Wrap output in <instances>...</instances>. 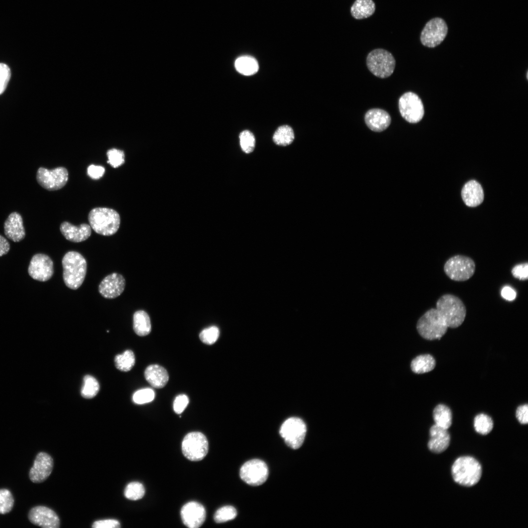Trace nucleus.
I'll use <instances>...</instances> for the list:
<instances>
[{
	"label": "nucleus",
	"mask_w": 528,
	"mask_h": 528,
	"mask_svg": "<svg viewBox=\"0 0 528 528\" xmlns=\"http://www.w3.org/2000/svg\"><path fill=\"white\" fill-rule=\"evenodd\" d=\"M436 309L444 319L448 328L460 326L465 318L466 307L458 297L451 294L442 295L437 301Z\"/></svg>",
	"instance_id": "obj_4"
},
{
	"label": "nucleus",
	"mask_w": 528,
	"mask_h": 528,
	"mask_svg": "<svg viewBox=\"0 0 528 528\" xmlns=\"http://www.w3.org/2000/svg\"><path fill=\"white\" fill-rule=\"evenodd\" d=\"M183 455L192 461L202 460L208 451V442L205 436L199 432L187 434L182 442Z\"/></svg>",
	"instance_id": "obj_8"
},
{
	"label": "nucleus",
	"mask_w": 528,
	"mask_h": 528,
	"mask_svg": "<svg viewBox=\"0 0 528 528\" xmlns=\"http://www.w3.org/2000/svg\"><path fill=\"white\" fill-rule=\"evenodd\" d=\"M219 335L218 328L213 326L203 330L199 334V338L203 343L212 345L217 341Z\"/></svg>",
	"instance_id": "obj_39"
},
{
	"label": "nucleus",
	"mask_w": 528,
	"mask_h": 528,
	"mask_svg": "<svg viewBox=\"0 0 528 528\" xmlns=\"http://www.w3.org/2000/svg\"><path fill=\"white\" fill-rule=\"evenodd\" d=\"M482 473L480 463L474 458L462 456L457 458L451 467L454 481L459 484L471 487L480 481Z\"/></svg>",
	"instance_id": "obj_2"
},
{
	"label": "nucleus",
	"mask_w": 528,
	"mask_h": 528,
	"mask_svg": "<svg viewBox=\"0 0 528 528\" xmlns=\"http://www.w3.org/2000/svg\"><path fill=\"white\" fill-rule=\"evenodd\" d=\"M28 519L34 525L44 528H58L60 526L59 516L52 509L43 506L32 507L28 513Z\"/></svg>",
	"instance_id": "obj_16"
},
{
	"label": "nucleus",
	"mask_w": 528,
	"mask_h": 528,
	"mask_svg": "<svg viewBox=\"0 0 528 528\" xmlns=\"http://www.w3.org/2000/svg\"><path fill=\"white\" fill-rule=\"evenodd\" d=\"M236 70L240 73L246 75L255 74L259 69L257 60L251 56H244L238 58L235 61Z\"/></svg>",
	"instance_id": "obj_29"
},
{
	"label": "nucleus",
	"mask_w": 528,
	"mask_h": 528,
	"mask_svg": "<svg viewBox=\"0 0 528 528\" xmlns=\"http://www.w3.org/2000/svg\"><path fill=\"white\" fill-rule=\"evenodd\" d=\"M105 172L104 167L99 165H90L87 168L88 175L93 179H98L102 177Z\"/></svg>",
	"instance_id": "obj_45"
},
{
	"label": "nucleus",
	"mask_w": 528,
	"mask_h": 528,
	"mask_svg": "<svg viewBox=\"0 0 528 528\" xmlns=\"http://www.w3.org/2000/svg\"><path fill=\"white\" fill-rule=\"evenodd\" d=\"M475 269L476 265L473 260L462 255L450 257L445 262L443 267L446 276L457 282L469 280L474 275Z\"/></svg>",
	"instance_id": "obj_7"
},
{
	"label": "nucleus",
	"mask_w": 528,
	"mask_h": 528,
	"mask_svg": "<svg viewBox=\"0 0 528 528\" xmlns=\"http://www.w3.org/2000/svg\"><path fill=\"white\" fill-rule=\"evenodd\" d=\"M294 139V133L292 129L289 126L279 127L275 131L273 136L274 142L279 146H286L290 145Z\"/></svg>",
	"instance_id": "obj_30"
},
{
	"label": "nucleus",
	"mask_w": 528,
	"mask_h": 528,
	"mask_svg": "<svg viewBox=\"0 0 528 528\" xmlns=\"http://www.w3.org/2000/svg\"><path fill=\"white\" fill-rule=\"evenodd\" d=\"M189 403V398L185 395L177 396L173 403L174 411L177 414H180L184 410Z\"/></svg>",
	"instance_id": "obj_43"
},
{
	"label": "nucleus",
	"mask_w": 528,
	"mask_h": 528,
	"mask_svg": "<svg viewBox=\"0 0 528 528\" xmlns=\"http://www.w3.org/2000/svg\"><path fill=\"white\" fill-rule=\"evenodd\" d=\"M474 427L477 433L485 435L492 431L493 428V421L489 416L484 414H480L474 418Z\"/></svg>",
	"instance_id": "obj_32"
},
{
	"label": "nucleus",
	"mask_w": 528,
	"mask_h": 528,
	"mask_svg": "<svg viewBox=\"0 0 528 528\" xmlns=\"http://www.w3.org/2000/svg\"><path fill=\"white\" fill-rule=\"evenodd\" d=\"M88 220L91 228L96 233L106 236L116 233L120 225L119 213L107 207H96L91 210Z\"/></svg>",
	"instance_id": "obj_3"
},
{
	"label": "nucleus",
	"mask_w": 528,
	"mask_h": 528,
	"mask_svg": "<svg viewBox=\"0 0 528 528\" xmlns=\"http://www.w3.org/2000/svg\"><path fill=\"white\" fill-rule=\"evenodd\" d=\"M512 276L520 280H527L528 278V263L515 265L511 270Z\"/></svg>",
	"instance_id": "obj_42"
},
{
	"label": "nucleus",
	"mask_w": 528,
	"mask_h": 528,
	"mask_svg": "<svg viewBox=\"0 0 528 528\" xmlns=\"http://www.w3.org/2000/svg\"><path fill=\"white\" fill-rule=\"evenodd\" d=\"M155 396L154 390L151 388L140 389L135 392L132 396L133 401L138 404H143L152 401Z\"/></svg>",
	"instance_id": "obj_40"
},
{
	"label": "nucleus",
	"mask_w": 528,
	"mask_h": 528,
	"mask_svg": "<svg viewBox=\"0 0 528 528\" xmlns=\"http://www.w3.org/2000/svg\"><path fill=\"white\" fill-rule=\"evenodd\" d=\"M501 295L506 300L512 301L516 296V292L509 286H505L501 291Z\"/></svg>",
	"instance_id": "obj_47"
},
{
	"label": "nucleus",
	"mask_w": 528,
	"mask_h": 528,
	"mask_svg": "<svg viewBox=\"0 0 528 528\" xmlns=\"http://www.w3.org/2000/svg\"><path fill=\"white\" fill-rule=\"evenodd\" d=\"M364 120L367 127L372 131L381 132L385 130L391 123L390 114L380 109H372L365 114Z\"/></svg>",
	"instance_id": "obj_20"
},
{
	"label": "nucleus",
	"mask_w": 528,
	"mask_h": 528,
	"mask_svg": "<svg viewBox=\"0 0 528 528\" xmlns=\"http://www.w3.org/2000/svg\"><path fill=\"white\" fill-rule=\"evenodd\" d=\"M99 390V384L97 380L91 375H87L84 377V383L81 394L86 398L94 397Z\"/></svg>",
	"instance_id": "obj_33"
},
{
	"label": "nucleus",
	"mask_w": 528,
	"mask_h": 528,
	"mask_svg": "<svg viewBox=\"0 0 528 528\" xmlns=\"http://www.w3.org/2000/svg\"><path fill=\"white\" fill-rule=\"evenodd\" d=\"M93 528H119L120 522L115 519H109L100 520L94 522L92 525Z\"/></svg>",
	"instance_id": "obj_44"
},
{
	"label": "nucleus",
	"mask_w": 528,
	"mask_h": 528,
	"mask_svg": "<svg viewBox=\"0 0 528 528\" xmlns=\"http://www.w3.org/2000/svg\"><path fill=\"white\" fill-rule=\"evenodd\" d=\"M63 277L65 285L72 289H78L83 284L87 272V262L76 251H68L63 257Z\"/></svg>",
	"instance_id": "obj_1"
},
{
	"label": "nucleus",
	"mask_w": 528,
	"mask_h": 528,
	"mask_svg": "<svg viewBox=\"0 0 528 528\" xmlns=\"http://www.w3.org/2000/svg\"><path fill=\"white\" fill-rule=\"evenodd\" d=\"M447 30V26L443 20L440 18L432 19L426 23L422 30L420 41L425 46L436 47L444 40Z\"/></svg>",
	"instance_id": "obj_13"
},
{
	"label": "nucleus",
	"mask_w": 528,
	"mask_h": 528,
	"mask_svg": "<svg viewBox=\"0 0 528 528\" xmlns=\"http://www.w3.org/2000/svg\"><path fill=\"white\" fill-rule=\"evenodd\" d=\"M14 499L11 492L7 489H0V514L9 513L12 509Z\"/></svg>",
	"instance_id": "obj_36"
},
{
	"label": "nucleus",
	"mask_w": 528,
	"mask_h": 528,
	"mask_svg": "<svg viewBox=\"0 0 528 528\" xmlns=\"http://www.w3.org/2000/svg\"><path fill=\"white\" fill-rule=\"evenodd\" d=\"M145 377L150 384L156 388H162L167 383L169 375L166 370L163 367L156 365H151L147 367L144 372Z\"/></svg>",
	"instance_id": "obj_24"
},
{
	"label": "nucleus",
	"mask_w": 528,
	"mask_h": 528,
	"mask_svg": "<svg viewBox=\"0 0 528 528\" xmlns=\"http://www.w3.org/2000/svg\"><path fill=\"white\" fill-rule=\"evenodd\" d=\"M68 179V172L64 167L49 170L40 167L36 173L39 184L48 191H56L64 187Z\"/></svg>",
	"instance_id": "obj_11"
},
{
	"label": "nucleus",
	"mask_w": 528,
	"mask_h": 528,
	"mask_svg": "<svg viewBox=\"0 0 528 528\" xmlns=\"http://www.w3.org/2000/svg\"><path fill=\"white\" fill-rule=\"evenodd\" d=\"M28 272L34 280L41 282L47 281L54 273L53 261L44 254H35L30 260Z\"/></svg>",
	"instance_id": "obj_14"
},
{
	"label": "nucleus",
	"mask_w": 528,
	"mask_h": 528,
	"mask_svg": "<svg viewBox=\"0 0 528 528\" xmlns=\"http://www.w3.org/2000/svg\"><path fill=\"white\" fill-rule=\"evenodd\" d=\"M145 489L143 485L138 482L129 483L124 489L125 497L131 500L135 501L143 498Z\"/></svg>",
	"instance_id": "obj_34"
},
{
	"label": "nucleus",
	"mask_w": 528,
	"mask_h": 528,
	"mask_svg": "<svg viewBox=\"0 0 528 528\" xmlns=\"http://www.w3.org/2000/svg\"><path fill=\"white\" fill-rule=\"evenodd\" d=\"M237 515V512L235 507L231 506H226L216 511L214 519L216 523H224L234 519Z\"/></svg>",
	"instance_id": "obj_35"
},
{
	"label": "nucleus",
	"mask_w": 528,
	"mask_h": 528,
	"mask_svg": "<svg viewBox=\"0 0 528 528\" xmlns=\"http://www.w3.org/2000/svg\"><path fill=\"white\" fill-rule=\"evenodd\" d=\"M60 229L66 240L74 242L86 241L91 233V227L87 223L75 226L68 221H64L61 224Z\"/></svg>",
	"instance_id": "obj_22"
},
{
	"label": "nucleus",
	"mask_w": 528,
	"mask_h": 528,
	"mask_svg": "<svg viewBox=\"0 0 528 528\" xmlns=\"http://www.w3.org/2000/svg\"><path fill=\"white\" fill-rule=\"evenodd\" d=\"M133 328L135 333L140 336L150 333L151 324L149 316L146 312L142 310L135 312L133 316Z\"/></svg>",
	"instance_id": "obj_26"
},
{
	"label": "nucleus",
	"mask_w": 528,
	"mask_h": 528,
	"mask_svg": "<svg viewBox=\"0 0 528 528\" xmlns=\"http://www.w3.org/2000/svg\"><path fill=\"white\" fill-rule=\"evenodd\" d=\"M436 366V361L430 354H421L417 356L411 362V368L416 374H424L433 370Z\"/></svg>",
	"instance_id": "obj_27"
},
{
	"label": "nucleus",
	"mask_w": 528,
	"mask_h": 528,
	"mask_svg": "<svg viewBox=\"0 0 528 528\" xmlns=\"http://www.w3.org/2000/svg\"><path fill=\"white\" fill-rule=\"evenodd\" d=\"M239 137L242 150L246 154L252 152L255 146V138L253 134L248 130H244L240 133Z\"/></svg>",
	"instance_id": "obj_37"
},
{
	"label": "nucleus",
	"mask_w": 528,
	"mask_h": 528,
	"mask_svg": "<svg viewBox=\"0 0 528 528\" xmlns=\"http://www.w3.org/2000/svg\"><path fill=\"white\" fill-rule=\"evenodd\" d=\"M398 108L401 116L410 123H417L424 114L422 102L418 96L409 91L403 94L398 100Z\"/></svg>",
	"instance_id": "obj_10"
},
{
	"label": "nucleus",
	"mask_w": 528,
	"mask_h": 528,
	"mask_svg": "<svg viewBox=\"0 0 528 528\" xmlns=\"http://www.w3.org/2000/svg\"><path fill=\"white\" fill-rule=\"evenodd\" d=\"M462 196L467 206L476 207L483 202L484 195L481 185L476 181L472 180L463 187Z\"/></svg>",
	"instance_id": "obj_23"
},
{
	"label": "nucleus",
	"mask_w": 528,
	"mask_h": 528,
	"mask_svg": "<svg viewBox=\"0 0 528 528\" xmlns=\"http://www.w3.org/2000/svg\"><path fill=\"white\" fill-rule=\"evenodd\" d=\"M4 231L6 237L14 242H19L25 236V229L21 215L16 212L9 214L4 223Z\"/></svg>",
	"instance_id": "obj_21"
},
{
	"label": "nucleus",
	"mask_w": 528,
	"mask_h": 528,
	"mask_svg": "<svg viewBox=\"0 0 528 528\" xmlns=\"http://www.w3.org/2000/svg\"><path fill=\"white\" fill-rule=\"evenodd\" d=\"M435 424L448 429L452 424V415L450 409L444 404H438L433 412Z\"/></svg>",
	"instance_id": "obj_28"
},
{
	"label": "nucleus",
	"mask_w": 528,
	"mask_h": 528,
	"mask_svg": "<svg viewBox=\"0 0 528 528\" xmlns=\"http://www.w3.org/2000/svg\"><path fill=\"white\" fill-rule=\"evenodd\" d=\"M516 417L519 422L522 424L528 423V405L527 404L518 406L516 411Z\"/></svg>",
	"instance_id": "obj_46"
},
{
	"label": "nucleus",
	"mask_w": 528,
	"mask_h": 528,
	"mask_svg": "<svg viewBox=\"0 0 528 528\" xmlns=\"http://www.w3.org/2000/svg\"><path fill=\"white\" fill-rule=\"evenodd\" d=\"M429 433L430 438L428 442V447L431 452L440 453L448 447L450 436L447 429L435 424L431 427Z\"/></svg>",
	"instance_id": "obj_19"
},
{
	"label": "nucleus",
	"mask_w": 528,
	"mask_h": 528,
	"mask_svg": "<svg viewBox=\"0 0 528 528\" xmlns=\"http://www.w3.org/2000/svg\"><path fill=\"white\" fill-rule=\"evenodd\" d=\"M53 465V460L50 455L44 452H39L30 469V480L34 483L44 482L51 474Z\"/></svg>",
	"instance_id": "obj_15"
},
{
	"label": "nucleus",
	"mask_w": 528,
	"mask_h": 528,
	"mask_svg": "<svg viewBox=\"0 0 528 528\" xmlns=\"http://www.w3.org/2000/svg\"><path fill=\"white\" fill-rule=\"evenodd\" d=\"M448 327L443 317L435 308L425 312L418 319L417 329L423 338L440 340L446 332Z\"/></svg>",
	"instance_id": "obj_5"
},
{
	"label": "nucleus",
	"mask_w": 528,
	"mask_h": 528,
	"mask_svg": "<svg viewBox=\"0 0 528 528\" xmlns=\"http://www.w3.org/2000/svg\"><path fill=\"white\" fill-rule=\"evenodd\" d=\"M107 162L114 168H118L125 163V154L122 150L112 148L107 152Z\"/></svg>",
	"instance_id": "obj_38"
},
{
	"label": "nucleus",
	"mask_w": 528,
	"mask_h": 528,
	"mask_svg": "<svg viewBox=\"0 0 528 528\" xmlns=\"http://www.w3.org/2000/svg\"><path fill=\"white\" fill-rule=\"evenodd\" d=\"M11 75V70L8 66L0 63V95L5 91Z\"/></svg>",
	"instance_id": "obj_41"
},
{
	"label": "nucleus",
	"mask_w": 528,
	"mask_h": 528,
	"mask_svg": "<svg viewBox=\"0 0 528 528\" xmlns=\"http://www.w3.org/2000/svg\"><path fill=\"white\" fill-rule=\"evenodd\" d=\"M10 249V245L8 241L0 235V257L6 254Z\"/></svg>",
	"instance_id": "obj_48"
},
{
	"label": "nucleus",
	"mask_w": 528,
	"mask_h": 528,
	"mask_svg": "<svg viewBox=\"0 0 528 528\" xmlns=\"http://www.w3.org/2000/svg\"><path fill=\"white\" fill-rule=\"evenodd\" d=\"M375 10L373 0H355L351 8V13L354 18L360 20L370 17Z\"/></svg>",
	"instance_id": "obj_25"
},
{
	"label": "nucleus",
	"mask_w": 528,
	"mask_h": 528,
	"mask_svg": "<svg viewBox=\"0 0 528 528\" xmlns=\"http://www.w3.org/2000/svg\"><path fill=\"white\" fill-rule=\"evenodd\" d=\"M366 64L369 70L374 75L380 78H385L394 72L396 61L393 55L388 51L377 48L368 54Z\"/></svg>",
	"instance_id": "obj_6"
},
{
	"label": "nucleus",
	"mask_w": 528,
	"mask_h": 528,
	"mask_svg": "<svg viewBox=\"0 0 528 528\" xmlns=\"http://www.w3.org/2000/svg\"><path fill=\"white\" fill-rule=\"evenodd\" d=\"M240 476L244 482L249 485H260L267 479L268 467L266 463L261 460H251L242 466Z\"/></svg>",
	"instance_id": "obj_12"
},
{
	"label": "nucleus",
	"mask_w": 528,
	"mask_h": 528,
	"mask_svg": "<svg viewBox=\"0 0 528 528\" xmlns=\"http://www.w3.org/2000/svg\"><path fill=\"white\" fill-rule=\"evenodd\" d=\"M115 365L120 371L128 372L132 369L135 363L134 353L131 350H127L122 354H117L114 358Z\"/></svg>",
	"instance_id": "obj_31"
},
{
	"label": "nucleus",
	"mask_w": 528,
	"mask_h": 528,
	"mask_svg": "<svg viewBox=\"0 0 528 528\" xmlns=\"http://www.w3.org/2000/svg\"><path fill=\"white\" fill-rule=\"evenodd\" d=\"M180 515L183 524L190 528H198L205 521L206 510L198 502L192 501L185 504L181 508Z\"/></svg>",
	"instance_id": "obj_17"
},
{
	"label": "nucleus",
	"mask_w": 528,
	"mask_h": 528,
	"mask_svg": "<svg viewBox=\"0 0 528 528\" xmlns=\"http://www.w3.org/2000/svg\"><path fill=\"white\" fill-rule=\"evenodd\" d=\"M306 431L305 422L299 418L292 417L287 419L282 424L279 433L289 447L296 449L302 446Z\"/></svg>",
	"instance_id": "obj_9"
},
{
	"label": "nucleus",
	"mask_w": 528,
	"mask_h": 528,
	"mask_svg": "<svg viewBox=\"0 0 528 528\" xmlns=\"http://www.w3.org/2000/svg\"><path fill=\"white\" fill-rule=\"evenodd\" d=\"M125 279L117 273H112L105 277L100 283L98 291L106 299H114L120 296L125 287Z\"/></svg>",
	"instance_id": "obj_18"
}]
</instances>
